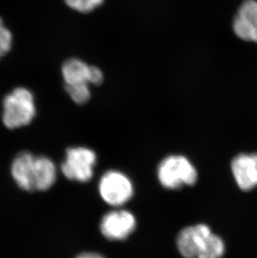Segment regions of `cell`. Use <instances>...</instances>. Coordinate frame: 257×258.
Returning a JSON list of instances; mask_svg holds the SVG:
<instances>
[{
  "instance_id": "6da1fadb",
  "label": "cell",
  "mask_w": 257,
  "mask_h": 258,
  "mask_svg": "<svg viewBox=\"0 0 257 258\" xmlns=\"http://www.w3.org/2000/svg\"><path fill=\"white\" fill-rule=\"evenodd\" d=\"M156 175L160 185L170 190L192 186L198 180V171L194 164L180 154H173L163 158L158 165Z\"/></svg>"
},
{
  "instance_id": "52a82bcc",
  "label": "cell",
  "mask_w": 257,
  "mask_h": 258,
  "mask_svg": "<svg viewBox=\"0 0 257 258\" xmlns=\"http://www.w3.org/2000/svg\"><path fill=\"white\" fill-rule=\"evenodd\" d=\"M233 31L239 39L257 44V1L245 0L233 20Z\"/></svg>"
},
{
  "instance_id": "9a60e30c",
  "label": "cell",
  "mask_w": 257,
  "mask_h": 258,
  "mask_svg": "<svg viewBox=\"0 0 257 258\" xmlns=\"http://www.w3.org/2000/svg\"><path fill=\"white\" fill-rule=\"evenodd\" d=\"M69 7L80 13H90L102 5L104 0H65Z\"/></svg>"
},
{
  "instance_id": "8fae6325",
  "label": "cell",
  "mask_w": 257,
  "mask_h": 258,
  "mask_svg": "<svg viewBox=\"0 0 257 258\" xmlns=\"http://www.w3.org/2000/svg\"><path fill=\"white\" fill-rule=\"evenodd\" d=\"M90 67L78 58H71L62 66L66 86H88L90 83Z\"/></svg>"
},
{
  "instance_id": "3957f363",
  "label": "cell",
  "mask_w": 257,
  "mask_h": 258,
  "mask_svg": "<svg viewBox=\"0 0 257 258\" xmlns=\"http://www.w3.org/2000/svg\"><path fill=\"white\" fill-rule=\"evenodd\" d=\"M97 154L86 146H74L67 149L61 171L68 180L87 183L92 180L97 164Z\"/></svg>"
},
{
  "instance_id": "30bf717a",
  "label": "cell",
  "mask_w": 257,
  "mask_h": 258,
  "mask_svg": "<svg viewBox=\"0 0 257 258\" xmlns=\"http://www.w3.org/2000/svg\"><path fill=\"white\" fill-rule=\"evenodd\" d=\"M57 168L51 159L47 156H35L34 189L45 191L53 186L57 180Z\"/></svg>"
},
{
  "instance_id": "8992f818",
  "label": "cell",
  "mask_w": 257,
  "mask_h": 258,
  "mask_svg": "<svg viewBox=\"0 0 257 258\" xmlns=\"http://www.w3.org/2000/svg\"><path fill=\"white\" fill-rule=\"evenodd\" d=\"M211 233V227L203 223L182 228L175 239L178 252L183 258H197L202 245Z\"/></svg>"
},
{
  "instance_id": "e0dca14e",
  "label": "cell",
  "mask_w": 257,
  "mask_h": 258,
  "mask_svg": "<svg viewBox=\"0 0 257 258\" xmlns=\"http://www.w3.org/2000/svg\"><path fill=\"white\" fill-rule=\"evenodd\" d=\"M75 258H105L103 255L95 251H84Z\"/></svg>"
},
{
  "instance_id": "ba28073f",
  "label": "cell",
  "mask_w": 257,
  "mask_h": 258,
  "mask_svg": "<svg viewBox=\"0 0 257 258\" xmlns=\"http://www.w3.org/2000/svg\"><path fill=\"white\" fill-rule=\"evenodd\" d=\"M231 171L241 190H252L257 186V154H241L235 157Z\"/></svg>"
},
{
  "instance_id": "5bb4252c",
  "label": "cell",
  "mask_w": 257,
  "mask_h": 258,
  "mask_svg": "<svg viewBox=\"0 0 257 258\" xmlns=\"http://www.w3.org/2000/svg\"><path fill=\"white\" fill-rule=\"evenodd\" d=\"M12 44V33L5 26L4 20L0 17V59L10 51Z\"/></svg>"
},
{
  "instance_id": "7a4b0ae2",
  "label": "cell",
  "mask_w": 257,
  "mask_h": 258,
  "mask_svg": "<svg viewBox=\"0 0 257 258\" xmlns=\"http://www.w3.org/2000/svg\"><path fill=\"white\" fill-rule=\"evenodd\" d=\"M35 115L34 96L26 88H15L3 100V122L8 129H18L28 125Z\"/></svg>"
},
{
  "instance_id": "5b68a950",
  "label": "cell",
  "mask_w": 257,
  "mask_h": 258,
  "mask_svg": "<svg viewBox=\"0 0 257 258\" xmlns=\"http://www.w3.org/2000/svg\"><path fill=\"white\" fill-rule=\"evenodd\" d=\"M99 227L100 233L107 240L124 241L136 231L137 219L131 211L117 207L103 216Z\"/></svg>"
},
{
  "instance_id": "277c9868",
  "label": "cell",
  "mask_w": 257,
  "mask_h": 258,
  "mask_svg": "<svg viewBox=\"0 0 257 258\" xmlns=\"http://www.w3.org/2000/svg\"><path fill=\"white\" fill-rule=\"evenodd\" d=\"M98 192L103 202L117 208L124 207L133 198L135 186L125 173L118 170H109L100 178Z\"/></svg>"
},
{
  "instance_id": "2e32d148",
  "label": "cell",
  "mask_w": 257,
  "mask_h": 258,
  "mask_svg": "<svg viewBox=\"0 0 257 258\" xmlns=\"http://www.w3.org/2000/svg\"><path fill=\"white\" fill-rule=\"evenodd\" d=\"M103 81V74L100 69L95 66L90 67V84L100 85Z\"/></svg>"
},
{
  "instance_id": "4fadbf2b",
  "label": "cell",
  "mask_w": 257,
  "mask_h": 258,
  "mask_svg": "<svg viewBox=\"0 0 257 258\" xmlns=\"http://www.w3.org/2000/svg\"><path fill=\"white\" fill-rule=\"evenodd\" d=\"M66 90L71 99L78 105H84L90 99L89 86H66Z\"/></svg>"
},
{
  "instance_id": "9c48e42d",
  "label": "cell",
  "mask_w": 257,
  "mask_h": 258,
  "mask_svg": "<svg viewBox=\"0 0 257 258\" xmlns=\"http://www.w3.org/2000/svg\"><path fill=\"white\" fill-rule=\"evenodd\" d=\"M35 156L30 152H21L13 161L11 175L19 187L26 191L34 189Z\"/></svg>"
},
{
  "instance_id": "7c38bea8",
  "label": "cell",
  "mask_w": 257,
  "mask_h": 258,
  "mask_svg": "<svg viewBox=\"0 0 257 258\" xmlns=\"http://www.w3.org/2000/svg\"><path fill=\"white\" fill-rule=\"evenodd\" d=\"M226 246L221 237L213 232L206 239L197 258H222Z\"/></svg>"
}]
</instances>
